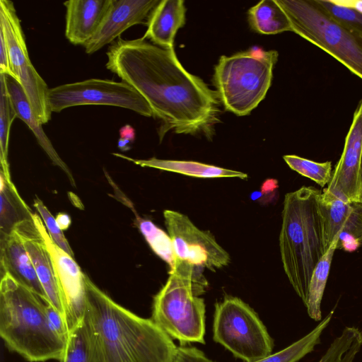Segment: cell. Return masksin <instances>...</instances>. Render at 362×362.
Masks as SVG:
<instances>
[{
    "label": "cell",
    "instance_id": "obj_1",
    "mask_svg": "<svg viewBox=\"0 0 362 362\" xmlns=\"http://www.w3.org/2000/svg\"><path fill=\"white\" fill-rule=\"evenodd\" d=\"M106 54V68L135 88L153 117L161 121L160 140L169 130L211 135L219 121L217 93L182 66L173 47H161L143 37L119 39Z\"/></svg>",
    "mask_w": 362,
    "mask_h": 362
},
{
    "label": "cell",
    "instance_id": "obj_2",
    "mask_svg": "<svg viewBox=\"0 0 362 362\" xmlns=\"http://www.w3.org/2000/svg\"><path fill=\"white\" fill-rule=\"evenodd\" d=\"M99 362H174L177 346L152 319L115 303L87 278L84 310Z\"/></svg>",
    "mask_w": 362,
    "mask_h": 362
},
{
    "label": "cell",
    "instance_id": "obj_3",
    "mask_svg": "<svg viewBox=\"0 0 362 362\" xmlns=\"http://www.w3.org/2000/svg\"><path fill=\"white\" fill-rule=\"evenodd\" d=\"M322 192L303 186L284 201L279 247L288 279L304 305L313 273L327 252L318 201Z\"/></svg>",
    "mask_w": 362,
    "mask_h": 362
},
{
    "label": "cell",
    "instance_id": "obj_4",
    "mask_svg": "<svg viewBox=\"0 0 362 362\" xmlns=\"http://www.w3.org/2000/svg\"><path fill=\"white\" fill-rule=\"evenodd\" d=\"M1 274L0 335L6 346L30 362L60 361L66 342L49 324L47 301L8 273Z\"/></svg>",
    "mask_w": 362,
    "mask_h": 362
},
{
    "label": "cell",
    "instance_id": "obj_5",
    "mask_svg": "<svg viewBox=\"0 0 362 362\" xmlns=\"http://www.w3.org/2000/svg\"><path fill=\"white\" fill-rule=\"evenodd\" d=\"M203 268L176 259L165 285L153 298L152 320L180 345L205 344L204 300L208 287Z\"/></svg>",
    "mask_w": 362,
    "mask_h": 362
},
{
    "label": "cell",
    "instance_id": "obj_6",
    "mask_svg": "<svg viewBox=\"0 0 362 362\" xmlns=\"http://www.w3.org/2000/svg\"><path fill=\"white\" fill-rule=\"evenodd\" d=\"M278 56L276 50L252 49L220 57L214 83L227 111L245 116L257 107L270 88Z\"/></svg>",
    "mask_w": 362,
    "mask_h": 362
},
{
    "label": "cell",
    "instance_id": "obj_7",
    "mask_svg": "<svg viewBox=\"0 0 362 362\" xmlns=\"http://www.w3.org/2000/svg\"><path fill=\"white\" fill-rule=\"evenodd\" d=\"M291 31L320 47L362 79V39L328 16L315 0H275Z\"/></svg>",
    "mask_w": 362,
    "mask_h": 362
},
{
    "label": "cell",
    "instance_id": "obj_8",
    "mask_svg": "<svg viewBox=\"0 0 362 362\" xmlns=\"http://www.w3.org/2000/svg\"><path fill=\"white\" fill-rule=\"evenodd\" d=\"M213 339L245 362L272 354L274 341L255 311L238 297L215 304Z\"/></svg>",
    "mask_w": 362,
    "mask_h": 362
},
{
    "label": "cell",
    "instance_id": "obj_9",
    "mask_svg": "<svg viewBox=\"0 0 362 362\" xmlns=\"http://www.w3.org/2000/svg\"><path fill=\"white\" fill-rule=\"evenodd\" d=\"M47 100L52 112L74 106L102 105L132 110L145 117L153 112L144 98L124 81L90 78L49 88Z\"/></svg>",
    "mask_w": 362,
    "mask_h": 362
},
{
    "label": "cell",
    "instance_id": "obj_10",
    "mask_svg": "<svg viewBox=\"0 0 362 362\" xmlns=\"http://www.w3.org/2000/svg\"><path fill=\"white\" fill-rule=\"evenodd\" d=\"M0 28L4 33L15 79L21 85L37 119L41 124H46L52 115L49 88L30 60L21 21L9 0H0Z\"/></svg>",
    "mask_w": 362,
    "mask_h": 362
},
{
    "label": "cell",
    "instance_id": "obj_11",
    "mask_svg": "<svg viewBox=\"0 0 362 362\" xmlns=\"http://www.w3.org/2000/svg\"><path fill=\"white\" fill-rule=\"evenodd\" d=\"M176 259L214 271L228 264V253L208 231L199 229L185 214L163 212Z\"/></svg>",
    "mask_w": 362,
    "mask_h": 362
},
{
    "label": "cell",
    "instance_id": "obj_12",
    "mask_svg": "<svg viewBox=\"0 0 362 362\" xmlns=\"http://www.w3.org/2000/svg\"><path fill=\"white\" fill-rule=\"evenodd\" d=\"M32 218L42 233L52 256L65 306V320L69 330L83 317L87 297V278L74 257L61 249L49 235L38 214Z\"/></svg>",
    "mask_w": 362,
    "mask_h": 362
},
{
    "label": "cell",
    "instance_id": "obj_13",
    "mask_svg": "<svg viewBox=\"0 0 362 362\" xmlns=\"http://www.w3.org/2000/svg\"><path fill=\"white\" fill-rule=\"evenodd\" d=\"M362 155V100L356 109L341 156L328 187L322 192L345 202H358V175Z\"/></svg>",
    "mask_w": 362,
    "mask_h": 362
},
{
    "label": "cell",
    "instance_id": "obj_14",
    "mask_svg": "<svg viewBox=\"0 0 362 362\" xmlns=\"http://www.w3.org/2000/svg\"><path fill=\"white\" fill-rule=\"evenodd\" d=\"M13 230L22 240L45 291L47 301L59 310L65 319V306L53 260L42 233L33 218L19 222Z\"/></svg>",
    "mask_w": 362,
    "mask_h": 362
},
{
    "label": "cell",
    "instance_id": "obj_15",
    "mask_svg": "<svg viewBox=\"0 0 362 362\" xmlns=\"http://www.w3.org/2000/svg\"><path fill=\"white\" fill-rule=\"evenodd\" d=\"M159 0H112L104 21L94 36L83 46L91 54L112 42L130 27L144 23Z\"/></svg>",
    "mask_w": 362,
    "mask_h": 362
},
{
    "label": "cell",
    "instance_id": "obj_16",
    "mask_svg": "<svg viewBox=\"0 0 362 362\" xmlns=\"http://www.w3.org/2000/svg\"><path fill=\"white\" fill-rule=\"evenodd\" d=\"M112 0H69L65 1V36L73 45L84 46L104 21Z\"/></svg>",
    "mask_w": 362,
    "mask_h": 362
},
{
    "label": "cell",
    "instance_id": "obj_17",
    "mask_svg": "<svg viewBox=\"0 0 362 362\" xmlns=\"http://www.w3.org/2000/svg\"><path fill=\"white\" fill-rule=\"evenodd\" d=\"M4 272L47 300L22 240L14 230L1 238V273Z\"/></svg>",
    "mask_w": 362,
    "mask_h": 362
},
{
    "label": "cell",
    "instance_id": "obj_18",
    "mask_svg": "<svg viewBox=\"0 0 362 362\" xmlns=\"http://www.w3.org/2000/svg\"><path fill=\"white\" fill-rule=\"evenodd\" d=\"M186 8L182 0H161L151 11L143 36L164 48H173L177 30L185 23Z\"/></svg>",
    "mask_w": 362,
    "mask_h": 362
},
{
    "label": "cell",
    "instance_id": "obj_19",
    "mask_svg": "<svg viewBox=\"0 0 362 362\" xmlns=\"http://www.w3.org/2000/svg\"><path fill=\"white\" fill-rule=\"evenodd\" d=\"M6 81L10 100L17 117L27 124L52 163L60 168L67 176L71 185L76 187V182L71 170L60 158L51 141L44 132L42 124L35 117L21 85L15 78L8 75H6Z\"/></svg>",
    "mask_w": 362,
    "mask_h": 362
},
{
    "label": "cell",
    "instance_id": "obj_20",
    "mask_svg": "<svg viewBox=\"0 0 362 362\" xmlns=\"http://www.w3.org/2000/svg\"><path fill=\"white\" fill-rule=\"evenodd\" d=\"M114 155L141 167L153 168L191 177L200 178L237 177L243 180L247 178V175L243 172L196 161L163 160L156 158L148 160H136L120 153H114Z\"/></svg>",
    "mask_w": 362,
    "mask_h": 362
},
{
    "label": "cell",
    "instance_id": "obj_21",
    "mask_svg": "<svg viewBox=\"0 0 362 362\" xmlns=\"http://www.w3.org/2000/svg\"><path fill=\"white\" fill-rule=\"evenodd\" d=\"M1 238L8 235L21 221L32 218L33 213L18 194L11 180L1 173Z\"/></svg>",
    "mask_w": 362,
    "mask_h": 362
},
{
    "label": "cell",
    "instance_id": "obj_22",
    "mask_svg": "<svg viewBox=\"0 0 362 362\" xmlns=\"http://www.w3.org/2000/svg\"><path fill=\"white\" fill-rule=\"evenodd\" d=\"M60 362H99L94 335L85 314L69 332Z\"/></svg>",
    "mask_w": 362,
    "mask_h": 362
},
{
    "label": "cell",
    "instance_id": "obj_23",
    "mask_svg": "<svg viewBox=\"0 0 362 362\" xmlns=\"http://www.w3.org/2000/svg\"><path fill=\"white\" fill-rule=\"evenodd\" d=\"M249 22L256 32L274 35L291 31L289 20L275 0H262L248 11Z\"/></svg>",
    "mask_w": 362,
    "mask_h": 362
},
{
    "label": "cell",
    "instance_id": "obj_24",
    "mask_svg": "<svg viewBox=\"0 0 362 362\" xmlns=\"http://www.w3.org/2000/svg\"><path fill=\"white\" fill-rule=\"evenodd\" d=\"M338 240L339 236L334 239L327 252L320 260L311 277L305 306L310 317L315 321L322 319L321 303Z\"/></svg>",
    "mask_w": 362,
    "mask_h": 362
},
{
    "label": "cell",
    "instance_id": "obj_25",
    "mask_svg": "<svg viewBox=\"0 0 362 362\" xmlns=\"http://www.w3.org/2000/svg\"><path fill=\"white\" fill-rule=\"evenodd\" d=\"M333 315L330 312L310 332L288 347L255 362H297L313 351Z\"/></svg>",
    "mask_w": 362,
    "mask_h": 362
},
{
    "label": "cell",
    "instance_id": "obj_26",
    "mask_svg": "<svg viewBox=\"0 0 362 362\" xmlns=\"http://www.w3.org/2000/svg\"><path fill=\"white\" fill-rule=\"evenodd\" d=\"M362 347V332L346 327L317 362H353Z\"/></svg>",
    "mask_w": 362,
    "mask_h": 362
},
{
    "label": "cell",
    "instance_id": "obj_27",
    "mask_svg": "<svg viewBox=\"0 0 362 362\" xmlns=\"http://www.w3.org/2000/svg\"><path fill=\"white\" fill-rule=\"evenodd\" d=\"M17 117L8 93L6 75L0 74V161L1 173L11 180L8 150L11 124Z\"/></svg>",
    "mask_w": 362,
    "mask_h": 362
},
{
    "label": "cell",
    "instance_id": "obj_28",
    "mask_svg": "<svg viewBox=\"0 0 362 362\" xmlns=\"http://www.w3.org/2000/svg\"><path fill=\"white\" fill-rule=\"evenodd\" d=\"M315 2L327 16L362 39V13L344 1L315 0Z\"/></svg>",
    "mask_w": 362,
    "mask_h": 362
},
{
    "label": "cell",
    "instance_id": "obj_29",
    "mask_svg": "<svg viewBox=\"0 0 362 362\" xmlns=\"http://www.w3.org/2000/svg\"><path fill=\"white\" fill-rule=\"evenodd\" d=\"M136 223L152 250L170 267H173L176 257L169 235L157 227L151 221L137 216Z\"/></svg>",
    "mask_w": 362,
    "mask_h": 362
},
{
    "label": "cell",
    "instance_id": "obj_30",
    "mask_svg": "<svg viewBox=\"0 0 362 362\" xmlns=\"http://www.w3.org/2000/svg\"><path fill=\"white\" fill-rule=\"evenodd\" d=\"M362 240V202H351V209L344 221L337 249L354 252Z\"/></svg>",
    "mask_w": 362,
    "mask_h": 362
},
{
    "label": "cell",
    "instance_id": "obj_31",
    "mask_svg": "<svg viewBox=\"0 0 362 362\" xmlns=\"http://www.w3.org/2000/svg\"><path fill=\"white\" fill-rule=\"evenodd\" d=\"M283 158L290 168L313 180L322 187L329 184L332 180L330 161L318 163L295 155H286Z\"/></svg>",
    "mask_w": 362,
    "mask_h": 362
},
{
    "label": "cell",
    "instance_id": "obj_32",
    "mask_svg": "<svg viewBox=\"0 0 362 362\" xmlns=\"http://www.w3.org/2000/svg\"><path fill=\"white\" fill-rule=\"evenodd\" d=\"M34 206L40 214L47 232L53 241L61 249L74 257V252L64 237L62 230L59 228L56 218L52 215L43 202L37 197L34 199Z\"/></svg>",
    "mask_w": 362,
    "mask_h": 362
},
{
    "label": "cell",
    "instance_id": "obj_33",
    "mask_svg": "<svg viewBox=\"0 0 362 362\" xmlns=\"http://www.w3.org/2000/svg\"><path fill=\"white\" fill-rule=\"evenodd\" d=\"M46 311L49 324L54 332L66 342L69 329L66 325L63 315L48 302L46 305Z\"/></svg>",
    "mask_w": 362,
    "mask_h": 362
},
{
    "label": "cell",
    "instance_id": "obj_34",
    "mask_svg": "<svg viewBox=\"0 0 362 362\" xmlns=\"http://www.w3.org/2000/svg\"><path fill=\"white\" fill-rule=\"evenodd\" d=\"M174 362H214L209 358L203 351L192 346H177Z\"/></svg>",
    "mask_w": 362,
    "mask_h": 362
},
{
    "label": "cell",
    "instance_id": "obj_35",
    "mask_svg": "<svg viewBox=\"0 0 362 362\" xmlns=\"http://www.w3.org/2000/svg\"><path fill=\"white\" fill-rule=\"evenodd\" d=\"M120 138L118 139V148L122 151H127L131 148L130 144L135 140V130L129 124L123 126L119 129Z\"/></svg>",
    "mask_w": 362,
    "mask_h": 362
},
{
    "label": "cell",
    "instance_id": "obj_36",
    "mask_svg": "<svg viewBox=\"0 0 362 362\" xmlns=\"http://www.w3.org/2000/svg\"><path fill=\"white\" fill-rule=\"evenodd\" d=\"M59 228L63 230L67 229L71 224L69 216L65 213H59L56 218Z\"/></svg>",
    "mask_w": 362,
    "mask_h": 362
},
{
    "label": "cell",
    "instance_id": "obj_37",
    "mask_svg": "<svg viewBox=\"0 0 362 362\" xmlns=\"http://www.w3.org/2000/svg\"><path fill=\"white\" fill-rule=\"evenodd\" d=\"M358 185H359L358 202H362V155H361L360 169H359Z\"/></svg>",
    "mask_w": 362,
    "mask_h": 362
},
{
    "label": "cell",
    "instance_id": "obj_38",
    "mask_svg": "<svg viewBox=\"0 0 362 362\" xmlns=\"http://www.w3.org/2000/svg\"><path fill=\"white\" fill-rule=\"evenodd\" d=\"M360 246H362V240L360 242Z\"/></svg>",
    "mask_w": 362,
    "mask_h": 362
}]
</instances>
